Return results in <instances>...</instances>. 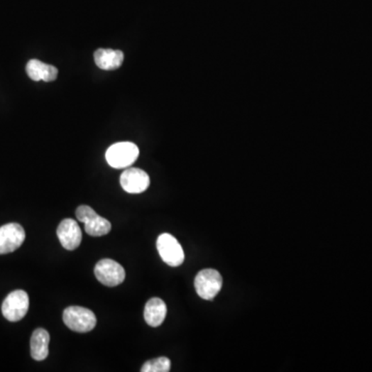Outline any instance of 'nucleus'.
<instances>
[{"mask_svg": "<svg viewBox=\"0 0 372 372\" xmlns=\"http://www.w3.org/2000/svg\"><path fill=\"white\" fill-rule=\"evenodd\" d=\"M139 154V148L133 143H115L106 151V160L114 169H126L137 160Z\"/></svg>", "mask_w": 372, "mask_h": 372, "instance_id": "1", "label": "nucleus"}, {"mask_svg": "<svg viewBox=\"0 0 372 372\" xmlns=\"http://www.w3.org/2000/svg\"><path fill=\"white\" fill-rule=\"evenodd\" d=\"M63 323L75 332L87 333L97 325V317L87 308L70 306L63 312Z\"/></svg>", "mask_w": 372, "mask_h": 372, "instance_id": "2", "label": "nucleus"}, {"mask_svg": "<svg viewBox=\"0 0 372 372\" xmlns=\"http://www.w3.org/2000/svg\"><path fill=\"white\" fill-rule=\"evenodd\" d=\"M195 288L202 299L213 300L222 288L221 273L214 269L202 270L195 279Z\"/></svg>", "mask_w": 372, "mask_h": 372, "instance_id": "3", "label": "nucleus"}, {"mask_svg": "<svg viewBox=\"0 0 372 372\" xmlns=\"http://www.w3.org/2000/svg\"><path fill=\"white\" fill-rule=\"evenodd\" d=\"M77 219L85 224V231L93 237H101L110 233L112 226L108 219L99 217L89 206L82 205L76 211Z\"/></svg>", "mask_w": 372, "mask_h": 372, "instance_id": "4", "label": "nucleus"}, {"mask_svg": "<svg viewBox=\"0 0 372 372\" xmlns=\"http://www.w3.org/2000/svg\"><path fill=\"white\" fill-rule=\"evenodd\" d=\"M158 253L165 264L179 267L185 262V251L178 240L170 234H162L156 241Z\"/></svg>", "mask_w": 372, "mask_h": 372, "instance_id": "5", "label": "nucleus"}, {"mask_svg": "<svg viewBox=\"0 0 372 372\" xmlns=\"http://www.w3.org/2000/svg\"><path fill=\"white\" fill-rule=\"evenodd\" d=\"M28 310V294L22 290H17L9 294L1 306L2 314L10 322L21 321Z\"/></svg>", "mask_w": 372, "mask_h": 372, "instance_id": "6", "label": "nucleus"}, {"mask_svg": "<svg viewBox=\"0 0 372 372\" xmlns=\"http://www.w3.org/2000/svg\"><path fill=\"white\" fill-rule=\"evenodd\" d=\"M94 274L99 283L110 288L121 285L126 279L124 268L116 261L110 260V258L99 261L95 265Z\"/></svg>", "mask_w": 372, "mask_h": 372, "instance_id": "7", "label": "nucleus"}, {"mask_svg": "<svg viewBox=\"0 0 372 372\" xmlns=\"http://www.w3.org/2000/svg\"><path fill=\"white\" fill-rule=\"evenodd\" d=\"M24 240L25 231L21 224L12 222L0 226V255L17 251Z\"/></svg>", "mask_w": 372, "mask_h": 372, "instance_id": "8", "label": "nucleus"}, {"mask_svg": "<svg viewBox=\"0 0 372 372\" xmlns=\"http://www.w3.org/2000/svg\"><path fill=\"white\" fill-rule=\"evenodd\" d=\"M120 185L128 194H141L151 185V178L143 170L128 168L121 174Z\"/></svg>", "mask_w": 372, "mask_h": 372, "instance_id": "9", "label": "nucleus"}, {"mask_svg": "<svg viewBox=\"0 0 372 372\" xmlns=\"http://www.w3.org/2000/svg\"><path fill=\"white\" fill-rule=\"evenodd\" d=\"M58 237L63 248L75 251L80 246L82 232L78 222L72 219H65L59 224Z\"/></svg>", "mask_w": 372, "mask_h": 372, "instance_id": "10", "label": "nucleus"}, {"mask_svg": "<svg viewBox=\"0 0 372 372\" xmlns=\"http://www.w3.org/2000/svg\"><path fill=\"white\" fill-rule=\"evenodd\" d=\"M26 72L33 81H55L58 76V70L54 65H47L38 59H31L27 62Z\"/></svg>", "mask_w": 372, "mask_h": 372, "instance_id": "11", "label": "nucleus"}, {"mask_svg": "<svg viewBox=\"0 0 372 372\" xmlns=\"http://www.w3.org/2000/svg\"><path fill=\"white\" fill-rule=\"evenodd\" d=\"M124 61V52L120 50L99 49L94 53V62L99 69L113 70L119 69Z\"/></svg>", "mask_w": 372, "mask_h": 372, "instance_id": "12", "label": "nucleus"}, {"mask_svg": "<svg viewBox=\"0 0 372 372\" xmlns=\"http://www.w3.org/2000/svg\"><path fill=\"white\" fill-rule=\"evenodd\" d=\"M50 334L47 330L38 328L31 339V357L35 361H44L49 355Z\"/></svg>", "mask_w": 372, "mask_h": 372, "instance_id": "13", "label": "nucleus"}, {"mask_svg": "<svg viewBox=\"0 0 372 372\" xmlns=\"http://www.w3.org/2000/svg\"><path fill=\"white\" fill-rule=\"evenodd\" d=\"M167 315V305L162 299L152 298L145 305L144 319L151 327H160Z\"/></svg>", "mask_w": 372, "mask_h": 372, "instance_id": "14", "label": "nucleus"}, {"mask_svg": "<svg viewBox=\"0 0 372 372\" xmlns=\"http://www.w3.org/2000/svg\"><path fill=\"white\" fill-rule=\"evenodd\" d=\"M171 369V361L165 357L158 358V359H153L147 361L144 365H143L141 371L142 372H168Z\"/></svg>", "mask_w": 372, "mask_h": 372, "instance_id": "15", "label": "nucleus"}]
</instances>
